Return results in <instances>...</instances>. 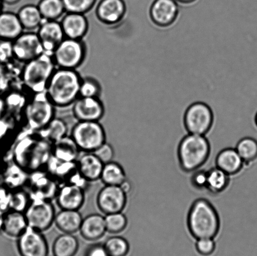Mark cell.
I'll list each match as a JSON object with an SVG mask.
<instances>
[{"label":"cell","instance_id":"cell-11","mask_svg":"<svg viewBox=\"0 0 257 256\" xmlns=\"http://www.w3.org/2000/svg\"><path fill=\"white\" fill-rule=\"evenodd\" d=\"M127 194L117 185H105L98 192L97 207L105 215L121 212L126 207Z\"/></svg>","mask_w":257,"mask_h":256},{"label":"cell","instance_id":"cell-6","mask_svg":"<svg viewBox=\"0 0 257 256\" xmlns=\"http://www.w3.org/2000/svg\"><path fill=\"white\" fill-rule=\"evenodd\" d=\"M55 106L45 92L35 94L25 109V120L31 129L41 130L55 117Z\"/></svg>","mask_w":257,"mask_h":256},{"label":"cell","instance_id":"cell-34","mask_svg":"<svg viewBox=\"0 0 257 256\" xmlns=\"http://www.w3.org/2000/svg\"><path fill=\"white\" fill-rule=\"evenodd\" d=\"M104 246L109 256H126L130 249L127 240L118 235L107 238Z\"/></svg>","mask_w":257,"mask_h":256},{"label":"cell","instance_id":"cell-27","mask_svg":"<svg viewBox=\"0 0 257 256\" xmlns=\"http://www.w3.org/2000/svg\"><path fill=\"white\" fill-rule=\"evenodd\" d=\"M77 238L72 234L63 233L55 239L52 245L54 256H75L79 250Z\"/></svg>","mask_w":257,"mask_h":256},{"label":"cell","instance_id":"cell-32","mask_svg":"<svg viewBox=\"0 0 257 256\" xmlns=\"http://www.w3.org/2000/svg\"><path fill=\"white\" fill-rule=\"evenodd\" d=\"M37 5L45 20H57L66 12L62 0H40Z\"/></svg>","mask_w":257,"mask_h":256},{"label":"cell","instance_id":"cell-48","mask_svg":"<svg viewBox=\"0 0 257 256\" xmlns=\"http://www.w3.org/2000/svg\"><path fill=\"white\" fill-rule=\"evenodd\" d=\"M4 3H3L2 0H0V14H1V13L3 12V9H4Z\"/></svg>","mask_w":257,"mask_h":256},{"label":"cell","instance_id":"cell-29","mask_svg":"<svg viewBox=\"0 0 257 256\" xmlns=\"http://www.w3.org/2000/svg\"><path fill=\"white\" fill-rule=\"evenodd\" d=\"M230 182V175L218 167L208 170L206 189L211 194L218 195L227 189Z\"/></svg>","mask_w":257,"mask_h":256},{"label":"cell","instance_id":"cell-46","mask_svg":"<svg viewBox=\"0 0 257 256\" xmlns=\"http://www.w3.org/2000/svg\"><path fill=\"white\" fill-rule=\"evenodd\" d=\"M4 5H9V6H14V5L19 4L22 0H2Z\"/></svg>","mask_w":257,"mask_h":256},{"label":"cell","instance_id":"cell-2","mask_svg":"<svg viewBox=\"0 0 257 256\" xmlns=\"http://www.w3.org/2000/svg\"><path fill=\"white\" fill-rule=\"evenodd\" d=\"M189 232L196 239L215 238L220 230L217 210L208 199L200 198L193 202L187 216Z\"/></svg>","mask_w":257,"mask_h":256},{"label":"cell","instance_id":"cell-28","mask_svg":"<svg viewBox=\"0 0 257 256\" xmlns=\"http://www.w3.org/2000/svg\"><path fill=\"white\" fill-rule=\"evenodd\" d=\"M32 190L34 197L33 199L50 200L54 195H57L59 188L56 187V182L50 179L49 176L37 175L32 181Z\"/></svg>","mask_w":257,"mask_h":256},{"label":"cell","instance_id":"cell-41","mask_svg":"<svg viewBox=\"0 0 257 256\" xmlns=\"http://www.w3.org/2000/svg\"><path fill=\"white\" fill-rule=\"evenodd\" d=\"M94 153L104 164L112 161L114 157V150L112 145L107 142L98 148Z\"/></svg>","mask_w":257,"mask_h":256},{"label":"cell","instance_id":"cell-35","mask_svg":"<svg viewBox=\"0 0 257 256\" xmlns=\"http://www.w3.org/2000/svg\"><path fill=\"white\" fill-rule=\"evenodd\" d=\"M104 217L107 232L110 234H119L126 229L127 218L122 212L112 213L105 215Z\"/></svg>","mask_w":257,"mask_h":256},{"label":"cell","instance_id":"cell-18","mask_svg":"<svg viewBox=\"0 0 257 256\" xmlns=\"http://www.w3.org/2000/svg\"><path fill=\"white\" fill-rule=\"evenodd\" d=\"M104 165L94 152H84L76 161L78 173L87 182L100 180Z\"/></svg>","mask_w":257,"mask_h":256},{"label":"cell","instance_id":"cell-47","mask_svg":"<svg viewBox=\"0 0 257 256\" xmlns=\"http://www.w3.org/2000/svg\"><path fill=\"white\" fill-rule=\"evenodd\" d=\"M4 214L0 212V231L2 230L3 222H4Z\"/></svg>","mask_w":257,"mask_h":256},{"label":"cell","instance_id":"cell-44","mask_svg":"<svg viewBox=\"0 0 257 256\" xmlns=\"http://www.w3.org/2000/svg\"><path fill=\"white\" fill-rule=\"evenodd\" d=\"M176 1L181 6H190L195 4L197 0H176Z\"/></svg>","mask_w":257,"mask_h":256},{"label":"cell","instance_id":"cell-7","mask_svg":"<svg viewBox=\"0 0 257 256\" xmlns=\"http://www.w3.org/2000/svg\"><path fill=\"white\" fill-rule=\"evenodd\" d=\"M183 122L188 134L206 135L213 125V110L205 102L193 103L186 110Z\"/></svg>","mask_w":257,"mask_h":256},{"label":"cell","instance_id":"cell-23","mask_svg":"<svg viewBox=\"0 0 257 256\" xmlns=\"http://www.w3.org/2000/svg\"><path fill=\"white\" fill-rule=\"evenodd\" d=\"M28 227L24 212L10 209L5 213L2 231L8 236L18 238Z\"/></svg>","mask_w":257,"mask_h":256},{"label":"cell","instance_id":"cell-19","mask_svg":"<svg viewBox=\"0 0 257 256\" xmlns=\"http://www.w3.org/2000/svg\"><path fill=\"white\" fill-rule=\"evenodd\" d=\"M60 22L67 39L82 40L89 29V23L84 14L66 12Z\"/></svg>","mask_w":257,"mask_h":256},{"label":"cell","instance_id":"cell-42","mask_svg":"<svg viewBox=\"0 0 257 256\" xmlns=\"http://www.w3.org/2000/svg\"><path fill=\"white\" fill-rule=\"evenodd\" d=\"M11 192L6 188L0 187V212L5 214L10 210V200Z\"/></svg>","mask_w":257,"mask_h":256},{"label":"cell","instance_id":"cell-3","mask_svg":"<svg viewBox=\"0 0 257 256\" xmlns=\"http://www.w3.org/2000/svg\"><path fill=\"white\" fill-rule=\"evenodd\" d=\"M210 154L211 145L205 135L188 134L181 139L178 147L179 164L186 173L200 169Z\"/></svg>","mask_w":257,"mask_h":256},{"label":"cell","instance_id":"cell-40","mask_svg":"<svg viewBox=\"0 0 257 256\" xmlns=\"http://www.w3.org/2000/svg\"><path fill=\"white\" fill-rule=\"evenodd\" d=\"M208 171L205 170H196L191 177V184L193 187L198 190L206 189Z\"/></svg>","mask_w":257,"mask_h":256},{"label":"cell","instance_id":"cell-25","mask_svg":"<svg viewBox=\"0 0 257 256\" xmlns=\"http://www.w3.org/2000/svg\"><path fill=\"white\" fill-rule=\"evenodd\" d=\"M52 149L55 159L67 162H76L80 150L71 137L66 136L54 143Z\"/></svg>","mask_w":257,"mask_h":256},{"label":"cell","instance_id":"cell-16","mask_svg":"<svg viewBox=\"0 0 257 256\" xmlns=\"http://www.w3.org/2000/svg\"><path fill=\"white\" fill-rule=\"evenodd\" d=\"M95 7L98 20L109 25L117 24L121 21L127 9L124 0H100Z\"/></svg>","mask_w":257,"mask_h":256},{"label":"cell","instance_id":"cell-5","mask_svg":"<svg viewBox=\"0 0 257 256\" xmlns=\"http://www.w3.org/2000/svg\"><path fill=\"white\" fill-rule=\"evenodd\" d=\"M70 137L83 152H94L106 142L104 127L97 121H78L73 127Z\"/></svg>","mask_w":257,"mask_h":256},{"label":"cell","instance_id":"cell-9","mask_svg":"<svg viewBox=\"0 0 257 256\" xmlns=\"http://www.w3.org/2000/svg\"><path fill=\"white\" fill-rule=\"evenodd\" d=\"M56 214L52 202L42 199H32L24 211L28 226L42 232L52 227Z\"/></svg>","mask_w":257,"mask_h":256},{"label":"cell","instance_id":"cell-1","mask_svg":"<svg viewBox=\"0 0 257 256\" xmlns=\"http://www.w3.org/2000/svg\"><path fill=\"white\" fill-rule=\"evenodd\" d=\"M82 78L75 70L55 69L45 89V94L55 107L72 105L80 97Z\"/></svg>","mask_w":257,"mask_h":256},{"label":"cell","instance_id":"cell-20","mask_svg":"<svg viewBox=\"0 0 257 256\" xmlns=\"http://www.w3.org/2000/svg\"><path fill=\"white\" fill-rule=\"evenodd\" d=\"M79 232L82 237L89 241L101 239L107 232L105 217L97 213L88 215L83 218Z\"/></svg>","mask_w":257,"mask_h":256},{"label":"cell","instance_id":"cell-45","mask_svg":"<svg viewBox=\"0 0 257 256\" xmlns=\"http://www.w3.org/2000/svg\"><path fill=\"white\" fill-rule=\"evenodd\" d=\"M120 187H121V189L124 190V191L127 193L130 191L131 189V183L128 181V180H125L124 182L122 183L121 185H120Z\"/></svg>","mask_w":257,"mask_h":256},{"label":"cell","instance_id":"cell-33","mask_svg":"<svg viewBox=\"0 0 257 256\" xmlns=\"http://www.w3.org/2000/svg\"><path fill=\"white\" fill-rule=\"evenodd\" d=\"M245 165L252 164L257 159V140L246 137L239 140L235 147Z\"/></svg>","mask_w":257,"mask_h":256},{"label":"cell","instance_id":"cell-17","mask_svg":"<svg viewBox=\"0 0 257 256\" xmlns=\"http://www.w3.org/2000/svg\"><path fill=\"white\" fill-rule=\"evenodd\" d=\"M56 199L60 209L79 210L84 204L85 190L80 185L67 183L58 190Z\"/></svg>","mask_w":257,"mask_h":256},{"label":"cell","instance_id":"cell-22","mask_svg":"<svg viewBox=\"0 0 257 256\" xmlns=\"http://www.w3.org/2000/svg\"><path fill=\"white\" fill-rule=\"evenodd\" d=\"M17 14L12 12H2L0 14V40L13 42L24 32Z\"/></svg>","mask_w":257,"mask_h":256},{"label":"cell","instance_id":"cell-8","mask_svg":"<svg viewBox=\"0 0 257 256\" xmlns=\"http://www.w3.org/2000/svg\"><path fill=\"white\" fill-rule=\"evenodd\" d=\"M86 56V49L82 40L65 38L53 53L55 65L60 69L75 70Z\"/></svg>","mask_w":257,"mask_h":256},{"label":"cell","instance_id":"cell-30","mask_svg":"<svg viewBox=\"0 0 257 256\" xmlns=\"http://www.w3.org/2000/svg\"><path fill=\"white\" fill-rule=\"evenodd\" d=\"M100 180L105 185L120 186L127 180L126 174L122 165L111 161L104 164Z\"/></svg>","mask_w":257,"mask_h":256},{"label":"cell","instance_id":"cell-26","mask_svg":"<svg viewBox=\"0 0 257 256\" xmlns=\"http://www.w3.org/2000/svg\"><path fill=\"white\" fill-rule=\"evenodd\" d=\"M17 14L23 28L27 31L37 30L44 20L39 8L35 4L24 5L20 8Z\"/></svg>","mask_w":257,"mask_h":256},{"label":"cell","instance_id":"cell-21","mask_svg":"<svg viewBox=\"0 0 257 256\" xmlns=\"http://www.w3.org/2000/svg\"><path fill=\"white\" fill-rule=\"evenodd\" d=\"M215 163L216 167L230 176L239 174L245 165L237 151L233 148L221 150L216 157Z\"/></svg>","mask_w":257,"mask_h":256},{"label":"cell","instance_id":"cell-37","mask_svg":"<svg viewBox=\"0 0 257 256\" xmlns=\"http://www.w3.org/2000/svg\"><path fill=\"white\" fill-rule=\"evenodd\" d=\"M31 199L29 194L25 190H15L14 191L11 192L10 209L24 212L29 203L31 201Z\"/></svg>","mask_w":257,"mask_h":256},{"label":"cell","instance_id":"cell-36","mask_svg":"<svg viewBox=\"0 0 257 256\" xmlns=\"http://www.w3.org/2000/svg\"><path fill=\"white\" fill-rule=\"evenodd\" d=\"M65 12L85 14L95 8L97 0H62Z\"/></svg>","mask_w":257,"mask_h":256},{"label":"cell","instance_id":"cell-49","mask_svg":"<svg viewBox=\"0 0 257 256\" xmlns=\"http://www.w3.org/2000/svg\"><path fill=\"white\" fill-rule=\"evenodd\" d=\"M254 120H255V124L256 127H257V112L255 114V119H254Z\"/></svg>","mask_w":257,"mask_h":256},{"label":"cell","instance_id":"cell-39","mask_svg":"<svg viewBox=\"0 0 257 256\" xmlns=\"http://www.w3.org/2000/svg\"><path fill=\"white\" fill-rule=\"evenodd\" d=\"M195 247L199 254L208 256L215 252L216 244L213 238H201L196 239Z\"/></svg>","mask_w":257,"mask_h":256},{"label":"cell","instance_id":"cell-15","mask_svg":"<svg viewBox=\"0 0 257 256\" xmlns=\"http://www.w3.org/2000/svg\"><path fill=\"white\" fill-rule=\"evenodd\" d=\"M37 34L44 52L52 55L65 38L61 24L57 20H44L37 29Z\"/></svg>","mask_w":257,"mask_h":256},{"label":"cell","instance_id":"cell-31","mask_svg":"<svg viewBox=\"0 0 257 256\" xmlns=\"http://www.w3.org/2000/svg\"><path fill=\"white\" fill-rule=\"evenodd\" d=\"M40 131L45 140L52 144L67 136L68 127L66 122L59 118L54 117L46 127Z\"/></svg>","mask_w":257,"mask_h":256},{"label":"cell","instance_id":"cell-24","mask_svg":"<svg viewBox=\"0 0 257 256\" xmlns=\"http://www.w3.org/2000/svg\"><path fill=\"white\" fill-rule=\"evenodd\" d=\"M82 220L79 210L61 209L55 215L54 223L63 233L74 234L79 231Z\"/></svg>","mask_w":257,"mask_h":256},{"label":"cell","instance_id":"cell-10","mask_svg":"<svg viewBox=\"0 0 257 256\" xmlns=\"http://www.w3.org/2000/svg\"><path fill=\"white\" fill-rule=\"evenodd\" d=\"M12 55L20 62H29L43 54L44 50L37 32H23L12 42Z\"/></svg>","mask_w":257,"mask_h":256},{"label":"cell","instance_id":"cell-38","mask_svg":"<svg viewBox=\"0 0 257 256\" xmlns=\"http://www.w3.org/2000/svg\"><path fill=\"white\" fill-rule=\"evenodd\" d=\"M101 93V87L97 80L92 77L82 79L80 87V97H99Z\"/></svg>","mask_w":257,"mask_h":256},{"label":"cell","instance_id":"cell-4","mask_svg":"<svg viewBox=\"0 0 257 256\" xmlns=\"http://www.w3.org/2000/svg\"><path fill=\"white\" fill-rule=\"evenodd\" d=\"M56 67L52 55L43 53L25 64L22 75L23 83L34 94L44 92Z\"/></svg>","mask_w":257,"mask_h":256},{"label":"cell","instance_id":"cell-14","mask_svg":"<svg viewBox=\"0 0 257 256\" xmlns=\"http://www.w3.org/2000/svg\"><path fill=\"white\" fill-rule=\"evenodd\" d=\"M72 113L78 121L99 122L104 116V105L99 97H79L72 104Z\"/></svg>","mask_w":257,"mask_h":256},{"label":"cell","instance_id":"cell-43","mask_svg":"<svg viewBox=\"0 0 257 256\" xmlns=\"http://www.w3.org/2000/svg\"><path fill=\"white\" fill-rule=\"evenodd\" d=\"M85 256H109L104 244H94L90 245L85 252Z\"/></svg>","mask_w":257,"mask_h":256},{"label":"cell","instance_id":"cell-12","mask_svg":"<svg viewBox=\"0 0 257 256\" xmlns=\"http://www.w3.org/2000/svg\"><path fill=\"white\" fill-rule=\"evenodd\" d=\"M180 9V5L176 0H155L150 5L149 14L156 26L168 28L177 20Z\"/></svg>","mask_w":257,"mask_h":256},{"label":"cell","instance_id":"cell-13","mask_svg":"<svg viewBox=\"0 0 257 256\" xmlns=\"http://www.w3.org/2000/svg\"><path fill=\"white\" fill-rule=\"evenodd\" d=\"M17 247L21 256H48L49 245L42 232L28 227L18 237Z\"/></svg>","mask_w":257,"mask_h":256}]
</instances>
